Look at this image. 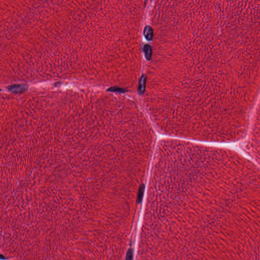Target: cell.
I'll list each match as a JSON object with an SVG mask.
<instances>
[{"label": "cell", "instance_id": "1", "mask_svg": "<svg viewBox=\"0 0 260 260\" xmlns=\"http://www.w3.org/2000/svg\"><path fill=\"white\" fill-rule=\"evenodd\" d=\"M27 89V87L24 84L12 85L8 87V89L14 93H22Z\"/></svg>", "mask_w": 260, "mask_h": 260}, {"label": "cell", "instance_id": "2", "mask_svg": "<svg viewBox=\"0 0 260 260\" xmlns=\"http://www.w3.org/2000/svg\"><path fill=\"white\" fill-rule=\"evenodd\" d=\"M144 35L148 41L152 40L153 37V31L152 28L149 25H146L144 30Z\"/></svg>", "mask_w": 260, "mask_h": 260}, {"label": "cell", "instance_id": "3", "mask_svg": "<svg viewBox=\"0 0 260 260\" xmlns=\"http://www.w3.org/2000/svg\"><path fill=\"white\" fill-rule=\"evenodd\" d=\"M144 52L146 59L147 61H150L152 56V48L150 45L146 44L144 47Z\"/></svg>", "mask_w": 260, "mask_h": 260}, {"label": "cell", "instance_id": "4", "mask_svg": "<svg viewBox=\"0 0 260 260\" xmlns=\"http://www.w3.org/2000/svg\"><path fill=\"white\" fill-rule=\"evenodd\" d=\"M145 82H146V77L145 75H143L141 77V79L140 81L139 87V92L140 94H143L145 87Z\"/></svg>", "mask_w": 260, "mask_h": 260}, {"label": "cell", "instance_id": "5", "mask_svg": "<svg viewBox=\"0 0 260 260\" xmlns=\"http://www.w3.org/2000/svg\"><path fill=\"white\" fill-rule=\"evenodd\" d=\"M133 250L130 249L128 250V252H127V255H126V259L125 260H133Z\"/></svg>", "mask_w": 260, "mask_h": 260}]
</instances>
